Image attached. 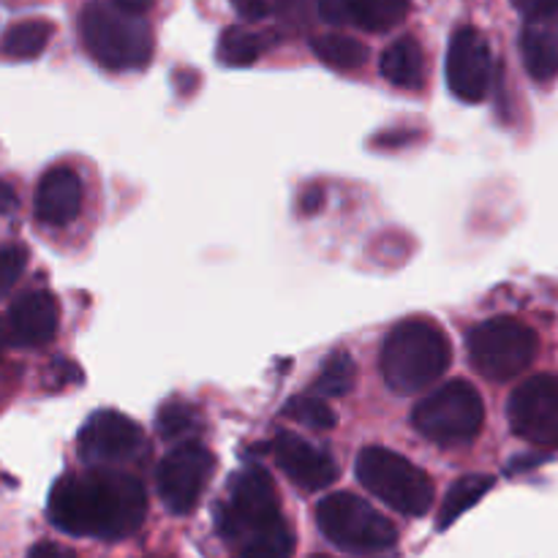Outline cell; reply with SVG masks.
Instances as JSON below:
<instances>
[{
	"instance_id": "cell-13",
	"label": "cell",
	"mask_w": 558,
	"mask_h": 558,
	"mask_svg": "<svg viewBox=\"0 0 558 558\" xmlns=\"http://www.w3.org/2000/svg\"><path fill=\"white\" fill-rule=\"evenodd\" d=\"M272 452H276V461L281 466V472L298 488L322 490L338 480L336 461L327 452L316 450L314 445L300 439V436L281 434L272 441Z\"/></svg>"
},
{
	"instance_id": "cell-19",
	"label": "cell",
	"mask_w": 558,
	"mask_h": 558,
	"mask_svg": "<svg viewBox=\"0 0 558 558\" xmlns=\"http://www.w3.org/2000/svg\"><path fill=\"white\" fill-rule=\"evenodd\" d=\"M494 485L496 480L490 477V474H466V477L458 480V483L447 490L445 501H441L436 529H439V532H447L463 512H469L474 505H480V501L490 494Z\"/></svg>"
},
{
	"instance_id": "cell-32",
	"label": "cell",
	"mask_w": 558,
	"mask_h": 558,
	"mask_svg": "<svg viewBox=\"0 0 558 558\" xmlns=\"http://www.w3.org/2000/svg\"><path fill=\"white\" fill-rule=\"evenodd\" d=\"M16 207H20V199H16V191L11 189V185L5 183V180H0V213H3V216H11V213H14Z\"/></svg>"
},
{
	"instance_id": "cell-3",
	"label": "cell",
	"mask_w": 558,
	"mask_h": 558,
	"mask_svg": "<svg viewBox=\"0 0 558 558\" xmlns=\"http://www.w3.org/2000/svg\"><path fill=\"white\" fill-rule=\"evenodd\" d=\"M82 44L109 71L145 69L153 58V31L145 16L114 0H90L80 16Z\"/></svg>"
},
{
	"instance_id": "cell-15",
	"label": "cell",
	"mask_w": 558,
	"mask_h": 558,
	"mask_svg": "<svg viewBox=\"0 0 558 558\" xmlns=\"http://www.w3.org/2000/svg\"><path fill=\"white\" fill-rule=\"evenodd\" d=\"M36 218L47 227H65L82 210V183L69 167H52L36 185Z\"/></svg>"
},
{
	"instance_id": "cell-30",
	"label": "cell",
	"mask_w": 558,
	"mask_h": 558,
	"mask_svg": "<svg viewBox=\"0 0 558 558\" xmlns=\"http://www.w3.org/2000/svg\"><path fill=\"white\" fill-rule=\"evenodd\" d=\"M27 558H76V556L71 554V550L60 548V545H54V543H41V545H36L31 554H27Z\"/></svg>"
},
{
	"instance_id": "cell-14",
	"label": "cell",
	"mask_w": 558,
	"mask_h": 558,
	"mask_svg": "<svg viewBox=\"0 0 558 558\" xmlns=\"http://www.w3.org/2000/svg\"><path fill=\"white\" fill-rule=\"evenodd\" d=\"M58 332V303L49 292H25L11 303L5 336L16 347H41Z\"/></svg>"
},
{
	"instance_id": "cell-4",
	"label": "cell",
	"mask_w": 558,
	"mask_h": 558,
	"mask_svg": "<svg viewBox=\"0 0 558 558\" xmlns=\"http://www.w3.org/2000/svg\"><path fill=\"white\" fill-rule=\"evenodd\" d=\"M360 485L407 518H423L434 505V483L412 461L385 447H368L354 463Z\"/></svg>"
},
{
	"instance_id": "cell-25",
	"label": "cell",
	"mask_w": 558,
	"mask_h": 558,
	"mask_svg": "<svg viewBox=\"0 0 558 558\" xmlns=\"http://www.w3.org/2000/svg\"><path fill=\"white\" fill-rule=\"evenodd\" d=\"M158 434L167 441H185L191 439L196 428H199V414L194 407L183 401H169L163 403L161 412H158Z\"/></svg>"
},
{
	"instance_id": "cell-10",
	"label": "cell",
	"mask_w": 558,
	"mask_h": 558,
	"mask_svg": "<svg viewBox=\"0 0 558 558\" xmlns=\"http://www.w3.org/2000/svg\"><path fill=\"white\" fill-rule=\"evenodd\" d=\"M76 447L80 458L90 469H118L123 463L140 461L142 452L147 450V441L134 420L112 409H101L82 425Z\"/></svg>"
},
{
	"instance_id": "cell-24",
	"label": "cell",
	"mask_w": 558,
	"mask_h": 558,
	"mask_svg": "<svg viewBox=\"0 0 558 558\" xmlns=\"http://www.w3.org/2000/svg\"><path fill=\"white\" fill-rule=\"evenodd\" d=\"M354 387V360L347 352H336L325 360L316 376L314 390L319 398H341Z\"/></svg>"
},
{
	"instance_id": "cell-18",
	"label": "cell",
	"mask_w": 558,
	"mask_h": 558,
	"mask_svg": "<svg viewBox=\"0 0 558 558\" xmlns=\"http://www.w3.org/2000/svg\"><path fill=\"white\" fill-rule=\"evenodd\" d=\"M381 76L403 90H420L425 82V54L417 38L403 36L381 52Z\"/></svg>"
},
{
	"instance_id": "cell-34",
	"label": "cell",
	"mask_w": 558,
	"mask_h": 558,
	"mask_svg": "<svg viewBox=\"0 0 558 558\" xmlns=\"http://www.w3.org/2000/svg\"><path fill=\"white\" fill-rule=\"evenodd\" d=\"M5 327H3V322H0V352H3V347H5Z\"/></svg>"
},
{
	"instance_id": "cell-28",
	"label": "cell",
	"mask_w": 558,
	"mask_h": 558,
	"mask_svg": "<svg viewBox=\"0 0 558 558\" xmlns=\"http://www.w3.org/2000/svg\"><path fill=\"white\" fill-rule=\"evenodd\" d=\"M267 16H278V20L289 22V25H305L314 11V0H265Z\"/></svg>"
},
{
	"instance_id": "cell-9",
	"label": "cell",
	"mask_w": 558,
	"mask_h": 558,
	"mask_svg": "<svg viewBox=\"0 0 558 558\" xmlns=\"http://www.w3.org/2000/svg\"><path fill=\"white\" fill-rule=\"evenodd\" d=\"M216 469V458L205 445L194 439H185L163 456L158 463L156 485L163 507L172 515H191L199 507L210 474Z\"/></svg>"
},
{
	"instance_id": "cell-7",
	"label": "cell",
	"mask_w": 558,
	"mask_h": 558,
	"mask_svg": "<svg viewBox=\"0 0 558 558\" xmlns=\"http://www.w3.org/2000/svg\"><path fill=\"white\" fill-rule=\"evenodd\" d=\"M537 332L512 316H496L466 338L469 360L490 381H510L537 357Z\"/></svg>"
},
{
	"instance_id": "cell-8",
	"label": "cell",
	"mask_w": 558,
	"mask_h": 558,
	"mask_svg": "<svg viewBox=\"0 0 558 558\" xmlns=\"http://www.w3.org/2000/svg\"><path fill=\"white\" fill-rule=\"evenodd\" d=\"M281 521L276 485L259 466H248L229 480L227 501L218 507L216 526L227 543H245L262 529Z\"/></svg>"
},
{
	"instance_id": "cell-31",
	"label": "cell",
	"mask_w": 558,
	"mask_h": 558,
	"mask_svg": "<svg viewBox=\"0 0 558 558\" xmlns=\"http://www.w3.org/2000/svg\"><path fill=\"white\" fill-rule=\"evenodd\" d=\"M322 205H325V191L322 189H308L303 194V199H300V210H303L305 216H314Z\"/></svg>"
},
{
	"instance_id": "cell-1",
	"label": "cell",
	"mask_w": 558,
	"mask_h": 558,
	"mask_svg": "<svg viewBox=\"0 0 558 558\" xmlns=\"http://www.w3.org/2000/svg\"><path fill=\"white\" fill-rule=\"evenodd\" d=\"M47 515L65 534L118 543L145 523L147 496L134 474L90 469L87 474H65L54 483Z\"/></svg>"
},
{
	"instance_id": "cell-12",
	"label": "cell",
	"mask_w": 558,
	"mask_h": 558,
	"mask_svg": "<svg viewBox=\"0 0 558 558\" xmlns=\"http://www.w3.org/2000/svg\"><path fill=\"white\" fill-rule=\"evenodd\" d=\"M494 76V54L488 38L477 27H461L452 33L447 47V85L461 101L477 104L488 96Z\"/></svg>"
},
{
	"instance_id": "cell-17",
	"label": "cell",
	"mask_w": 558,
	"mask_h": 558,
	"mask_svg": "<svg viewBox=\"0 0 558 558\" xmlns=\"http://www.w3.org/2000/svg\"><path fill=\"white\" fill-rule=\"evenodd\" d=\"M521 54L534 82H554L558 76V33L548 20H529L521 33Z\"/></svg>"
},
{
	"instance_id": "cell-5",
	"label": "cell",
	"mask_w": 558,
	"mask_h": 558,
	"mask_svg": "<svg viewBox=\"0 0 558 558\" xmlns=\"http://www.w3.org/2000/svg\"><path fill=\"white\" fill-rule=\"evenodd\" d=\"M485 407L480 392L469 381L456 379L436 387L414 407L412 425L423 439L441 447L469 445L480 436Z\"/></svg>"
},
{
	"instance_id": "cell-33",
	"label": "cell",
	"mask_w": 558,
	"mask_h": 558,
	"mask_svg": "<svg viewBox=\"0 0 558 558\" xmlns=\"http://www.w3.org/2000/svg\"><path fill=\"white\" fill-rule=\"evenodd\" d=\"M114 3H120V5H123V9L136 11V14H142V11L150 9V5L156 3V0H114Z\"/></svg>"
},
{
	"instance_id": "cell-20",
	"label": "cell",
	"mask_w": 558,
	"mask_h": 558,
	"mask_svg": "<svg viewBox=\"0 0 558 558\" xmlns=\"http://www.w3.org/2000/svg\"><path fill=\"white\" fill-rule=\"evenodd\" d=\"M311 49L325 65L336 71H354L368 60V49L363 41L341 33H327V36L311 38Z\"/></svg>"
},
{
	"instance_id": "cell-29",
	"label": "cell",
	"mask_w": 558,
	"mask_h": 558,
	"mask_svg": "<svg viewBox=\"0 0 558 558\" xmlns=\"http://www.w3.org/2000/svg\"><path fill=\"white\" fill-rule=\"evenodd\" d=\"M526 20H550L558 14V0H512Z\"/></svg>"
},
{
	"instance_id": "cell-23",
	"label": "cell",
	"mask_w": 558,
	"mask_h": 558,
	"mask_svg": "<svg viewBox=\"0 0 558 558\" xmlns=\"http://www.w3.org/2000/svg\"><path fill=\"white\" fill-rule=\"evenodd\" d=\"M294 556V534L283 521L262 529L254 537L243 543L238 558H292Z\"/></svg>"
},
{
	"instance_id": "cell-21",
	"label": "cell",
	"mask_w": 558,
	"mask_h": 558,
	"mask_svg": "<svg viewBox=\"0 0 558 558\" xmlns=\"http://www.w3.org/2000/svg\"><path fill=\"white\" fill-rule=\"evenodd\" d=\"M265 49L267 38L248 27H227L218 38V60L223 65H234V69L254 65L265 54Z\"/></svg>"
},
{
	"instance_id": "cell-35",
	"label": "cell",
	"mask_w": 558,
	"mask_h": 558,
	"mask_svg": "<svg viewBox=\"0 0 558 558\" xmlns=\"http://www.w3.org/2000/svg\"><path fill=\"white\" fill-rule=\"evenodd\" d=\"M311 558H327V556H311Z\"/></svg>"
},
{
	"instance_id": "cell-27",
	"label": "cell",
	"mask_w": 558,
	"mask_h": 558,
	"mask_svg": "<svg viewBox=\"0 0 558 558\" xmlns=\"http://www.w3.org/2000/svg\"><path fill=\"white\" fill-rule=\"evenodd\" d=\"M27 267V251L22 245H3L0 248V298L16 287Z\"/></svg>"
},
{
	"instance_id": "cell-22",
	"label": "cell",
	"mask_w": 558,
	"mask_h": 558,
	"mask_svg": "<svg viewBox=\"0 0 558 558\" xmlns=\"http://www.w3.org/2000/svg\"><path fill=\"white\" fill-rule=\"evenodd\" d=\"M52 38V22L47 20H25L16 22L5 31L3 52L14 60H31L47 49Z\"/></svg>"
},
{
	"instance_id": "cell-11",
	"label": "cell",
	"mask_w": 558,
	"mask_h": 558,
	"mask_svg": "<svg viewBox=\"0 0 558 558\" xmlns=\"http://www.w3.org/2000/svg\"><path fill=\"white\" fill-rule=\"evenodd\" d=\"M507 420L518 439L534 447L558 450V379L550 374L532 376L515 387L507 401Z\"/></svg>"
},
{
	"instance_id": "cell-6",
	"label": "cell",
	"mask_w": 558,
	"mask_h": 558,
	"mask_svg": "<svg viewBox=\"0 0 558 558\" xmlns=\"http://www.w3.org/2000/svg\"><path fill=\"white\" fill-rule=\"evenodd\" d=\"M316 523L327 543L347 554H381L396 548L398 529L376 507L354 494H332L316 507Z\"/></svg>"
},
{
	"instance_id": "cell-16",
	"label": "cell",
	"mask_w": 558,
	"mask_h": 558,
	"mask_svg": "<svg viewBox=\"0 0 558 558\" xmlns=\"http://www.w3.org/2000/svg\"><path fill=\"white\" fill-rule=\"evenodd\" d=\"M409 0H319V14L330 25H357L385 33L407 16Z\"/></svg>"
},
{
	"instance_id": "cell-26",
	"label": "cell",
	"mask_w": 558,
	"mask_h": 558,
	"mask_svg": "<svg viewBox=\"0 0 558 558\" xmlns=\"http://www.w3.org/2000/svg\"><path fill=\"white\" fill-rule=\"evenodd\" d=\"M283 414L311 430H330V428H336V423H338L336 412H332V409L325 403V398H319V396L292 398V401L287 403V409H283Z\"/></svg>"
},
{
	"instance_id": "cell-2",
	"label": "cell",
	"mask_w": 558,
	"mask_h": 558,
	"mask_svg": "<svg viewBox=\"0 0 558 558\" xmlns=\"http://www.w3.org/2000/svg\"><path fill=\"white\" fill-rule=\"evenodd\" d=\"M450 341L430 319H407L392 327L381 347V376L398 396H414L450 368Z\"/></svg>"
}]
</instances>
